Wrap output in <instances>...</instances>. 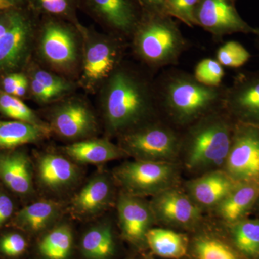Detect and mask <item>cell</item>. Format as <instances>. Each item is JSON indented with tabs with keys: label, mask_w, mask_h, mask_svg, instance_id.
Segmentation results:
<instances>
[{
	"label": "cell",
	"mask_w": 259,
	"mask_h": 259,
	"mask_svg": "<svg viewBox=\"0 0 259 259\" xmlns=\"http://www.w3.org/2000/svg\"><path fill=\"white\" fill-rule=\"evenodd\" d=\"M121 48L117 42L100 40L88 47L83 64V77L90 83L108 79L118 67Z\"/></svg>",
	"instance_id": "obj_20"
},
{
	"label": "cell",
	"mask_w": 259,
	"mask_h": 259,
	"mask_svg": "<svg viewBox=\"0 0 259 259\" xmlns=\"http://www.w3.org/2000/svg\"><path fill=\"white\" fill-rule=\"evenodd\" d=\"M259 196V182H238L214 209L225 226L248 218L253 212Z\"/></svg>",
	"instance_id": "obj_18"
},
{
	"label": "cell",
	"mask_w": 259,
	"mask_h": 259,
	"mask_svg": "<svg viewBox=\"0 0 259 259\" xmlns=\"http://www.w3.org/2000/svg\"><path fill=\"white\" fill-rule=\"evenodd\" d=\"M253 210L256 211V212L259 214V196L258 200H257L256 204H255L254 209H253Z\"/></svg>",
	"instance_id": "obj_47"
},
{
	"label": "cell",
	"mask_w": 259,
	"mask_h": 259,
	"mask_svg": "<svg viewBox=\"0 0 259 259\" xmlns=\"http://www.w3.org/2000/svg\"><path fill=\"white\" fill-rule=\"evenodd\" d=\"M121 236L138 251L148 249L146 234L156 224L150 202L121 191L117 199Z\"/></svg>",
	"instance_id": "obj_9"
},
{
	"label": "cell",
	"mask_w": 259,
	"mask_h": 259,
	"mask_svg": "<svg viewBox=\"0 0 259 259\" xmlns=\"http://www.w3.org/2000/svg\"><path fill=\"white\" fill-rule=\"evenodd\" d=\"M30 88L34 97L40 102H47L54 98L50 92L41 83L33 78L30 83Z\"/></svg>",
	"instance_id": "obj_40"
},
{
	"label": "cell",
	"mask_w": 259,
	"mask_h": 259,
	"mask_svg": "<svg viewBox=\"0 0 259 259\" xmlns=\"http://www.w3.org/2000/svg\"><path fill=\"white\" fill-rule=\"evenodd\" d=\"M103 115L109 134L119 136L159 117L154 83L118 66L105 84Z\"/></svg>",
	"instance_id": "obj_1"
},
{
	"label": "cell",
	"mask_w": 259,
	"mask_h": 259,
	"mask_svg": "<svg viewBox=\"0 0 259 259\" xmlns=\"http://www.w3.org/2000/svg\"><path fill=\"white\" fill-rule=\"evenodd\" d=\"M49 132V128L22 121L0 122V151L14 149L36 142Z\"/></svg>",
	"instance_id": "obj_28"
},
{
	"label": "cell",
	"mask_w": 259,
	"mask_h": 259,
	"mask_svg": "<svg viewBox=\"0 0 259 259\" xmlns=\"http://www.w3.org/2000/svg\"><path fill=\"white\" fill-rule=\"evenodd\" d=\"M255 47H256V49H258V51H259V35H256V36H255Z\"/></svg>",
	"instance_id": "obj_46"
},
{
	"label": "cell",
	"mask_w": 259,
	"mask_h": 259,
	"mask_svg": "<svg viewBox=\"0 0 259 259\" xmlns=\"http://www.w3.org/2000/svg\"><path fill=\"white\" fill-rule=\"evenodd\" d=\"M24 76H25V75L18 74V73H13V74L7 75L2 81V86H3L5 93L14 95L17 87L18 86L19 83L21 81V80L23 79Z\"/></svg>",
	"instance_id": "obj_39"
},
{
	"label": "cell",
	"mask_w": 259,
	"mask_h": 259,
	"mask_svg": "<svg viewBox=\"0 0 259 259\" xmlns=\"http://www.w3.org/2000/svg\"><path fill=\"white\" fill-rule=\"evenodd\" d=\"M193 75L199 83L217 88L222 85L225 71L222 65L216 59H204L197 64Z\"/></svg>",
	"instance_id": "obj_33"
},
{
	"label": "cell",
	"mask_w": 259,
	"mask_h": 259,
	"mask_svg": "<svg viewBox=\"0 0 259 259\" xmlns=\"http://www.w3.org/2000/svg\"><path fill=\"white\" fill-rule=\"evenodd\" d=\"M74 248V234L71 226L59 225L46 232L37 241V255L41 259H69Z\"/></svg>",
	"instance_id": "obj_27"
},
{
	"label": "cell",
	"mask_w": 259,
	"mask_h": 259,
	"mask_svg": "<svg viewBox=\"0 0 259 259\" xmlns=\"http://www.w3.org/2000/svg\"><path fill=\"white\" fill-rule=\"evenodd\" d=\"M28 238L18 231H10L0 236V257L5 259H19L28 251Z\"/></svg>",
	"instance_id": "obj_32"
},
{
	"label": "cell",
	"mask_w": 259,
	"mask_h": 259,
	"mask_svg": "<svg viewBox=\"0 0 259 259\" xmlns=\"http://www.w3.org/2000/svg\"><path fill=\"white\" fill-rule=\"evenodd\" d=\"M149 202L156 224L193 233L200 228L203 210L185 189L174 186L153 196Z\"/></svg>",
	"instance_id": "obj_7"
},
{
	"label": "cell",
	"mask_w": 259,
	"mask_h": 259,
	"mask_svg": "<svg viewBox=\"0 0 259 259\" xmlns=\"http://www.w3.org/2000/svg\"><path fill=\"white\" fill-rule=\"evenodd\" d=\"M0 112L15 120L49 128L18 97L5 92L0 93Z\"/></svg>",
	"instance_id": "obj_30"
},
{
	"label": "cell",
	"mask_w": 259,
	"mask_h": 259,
	"mask_svg": "<svg viewBox=\"0 0 259 259\" xmlns=\"http://www.w3.org/2000/svg\"><path fill=\"white\" fill-rule=\"evenodd\" d=\"M230 0H200L194 11L196 25L221 39L234 33L259 35V28L246 23Z\"/></svg>",
	"instance_id": "obj_10"
},
{
	"label": "cell",
	"mask_w": 259,
	"mask_h": 259,
	"mask_svg": "<svg viewBox=\"0 0 259 259\" xmlns=\"http://www.w3.org/2000/svg\"><path fill=\"white\" fill-rule=\"evenodd\" d=\"M223 107L235 122L259 126V71L238 73L225 88Z\"/></svg>",
	"instance_id": "obj_11"
},
{
	"label": "cell",
	"mask_w": 259,
	"mask_h": 259,
	"mask_svg": "<svg viewBox=\"0 0 259 259\" xmlns=\"http://www.w3.org/2000/svg\"><path fill=\"white\" fill-rule=\"evenodd\" d=\"M24 0H0V13L18 10L19 6L23 4Z\"/></svg>",
	"instance_id": "obj_42"
},
{
	"label": "cell",
	"mask_w": 259,
	"mask_h": 259,
	"mask_svg": "<svg viewBox=\"0 0 259 259\" xmlns=\"http://www.w3.org/2000/svg\"><path fill=\"white\" fill-rule=\"evenodd\" d=\"M118 145L136 161L176 163L181 131L159 116L121 135Z\"/></svg>",
	"instance_id": "obj_5"
},
{
	"label": "cell",
	"mask_w": 259,
	"mask_h": 259,
	"mask_svg": "<svg viewBox=\"0 0 259 259\" xmlns=\"http://www.w3.org/2000/svg\"><path fill=\"white\" fill-rule=\"evenodd\" d=\"M142 255H144L145 259H156L152 254H146V253H143Z\"/></svg>",
	"instance_id": "obj_45"
},
{
	"label": "cell",
	"mask_w": 259,
	"mask_h": 259,
	"mask_svg": "<svg viewBox=\"0 0 259 259\" xmlns=\"http://www.w3.org/2000/svg\"><path fill=\"white\" fill-rule=\"evenodd\" d=\"M189 259H249L242 254L227 236L226 232L202 229L190 237Z\"/></svg>",
	"instance_id": "obj_17"
},
{
	"label": "cell",
	"mask_w": 259,
	"mask_h": 259,
	"mask_svg": "<svg viewBox=\"0 0 259 259\" xmlns=\"http://www.w3.org/2000/svg\"><path fill=\"white\" fill-rule=\"evenodd\" d=\"M40 9L52 15H64L69 13L73 0H34Z\"/></svg>",
	"instance_id": "obj_36"
},
{
	"label": "cell",
	"mask_w": 259,
	"mask_h": 259,
	"mask_svg": "<svg viewBox=\"0 0 259 259\" xmlns=\"http://www.w3.org/2000/svg\"><path fill=\"white\" fill-rule=\"evenodd\" d=\"M257 259H259V256H258V258H257Z\"/></svg>",
	"instance_id": "obj_49"
},
{
	"label": "cell",
	"mask_w": 259,
	"mask_h": 259,
	"mask_svg": "<svg viewBox=\"0 0 259 259\" xmlns=\"http://www.w3.org/2000/svg\"><path fill=\"white\" fill-rule=\"evenodd\" d=\"M79 250L83 259L115 258L117 243L111 225L100 223L87 230L80 240Z\"/></svg>",
	"instance_id": "obj_26"
},
{
	"label": "cell",
	"mask_w": 259,
	"mask_h": 259,
	"mask_svg": "<svg viewBox=\"0 0 259 259\" xmlns=\"http://www.w3.org/2000/svg\"><path fill=\"white\" fill-rule=\"evenodd\" d=\"M14 212V204L8 194L0 192V228L9 221Z\"/></svg>",
	"instance_id": "obj_38"
},
{
	"label": "cell",
	"mask_w": 259,
	"mask_h": 259,
	"mask_svg": "<svg viewBox=\"0 0 259 259\" xmlns=\"http://www.w3.org/2000/svg\"><path fill=\"white\" fill-rule=\"evenodd\" d=\"M115 196L113 182L107 175H98L89 181L71 201L73 214L81 218L93 217L110 207Z\"/></svg>",
	"instance_id": "obj_15"
},
{
	"label": "cell",
	"mask_w": 259,
	"mask_h": 259,
	"mask_svg": "<svg viewBox=\"0 0 259 259\" xmlns=\"http://www.w3.org/2000/svg\"><path fill=\"white\" fill-rule=\"evenodd\" d=\"M132 35L136 54L154 69L178 64L190 46L173 18L168 15L144 13Z\"/></svg>",
	"instance_id": "obj_4"
},
{
	"label": "cell",
	"mask_w": 259,
	"mask_h": 259,
	"mask_svg": "<svg viewBox=\"0 0 259 259\" xmlns=\"http://www.w3.org/2000/svg\"><path fill=\"white\" fill-rule=\"evenodd\" d=\"M28 79L26 76H24L23 79L21 80L20 83H19L18 86L17 87L16 90H15L14 95L17 97H23L25 95L27 92V89H28Z\"/></svg>",
	"instance_id": "obj_43"
},
{
	"label": "cell",
	"mask_w": 259,
	"mask_h": 259,
	"mask_svg": "<svg viewBox=\"0 0 259 259\" xmlns=\"http://www.w3.org/2000/svg\"><path fill=\"white\" fill-rule=\"evenodd\" d=\"M236 123L221 107L182 130L180 158L185 168L199 175L224 168Z\"/></svg>",
	"instance_id": "obj_3"
},
{
	"label": "cell",
	"mask_w": 259,
	"mask_h": 259,
	"mask_svg": "<svg viewBox=\"0 0 259 259\" xmlns=\"http://www.w3.org/2000/svg\"><path fill=\"white\" fill-rule=\"evenodd\" d=\"M89 2L104 23L120 35H132L144 13L139 0Z\"/></svg>",
	"instance_id": "obj_14"
},
{
	"label": "cell",
	"mask_w": 259,
	"mask_h": 259,
	"mask_svg": "<svg viewBox=\"0 0 259 259\" xmlns=\"http://www.w3.org/2000/svg\"><path fill=\"white\" fill-rule=\"evenodd\" d=\"M64 151L73 161L88 164H100L127 156L119 145L107 139L77 141L66 146Z\"/></svg>",
	"instance_id": "obj_25"
},
{
	"label": "cell",
	"mask_w": 259,
	"mask_h": 259,
	"mask_svg": "<svg viewBox=\"0 0 259 259\" xmlns=\"http://www.w3.org/2000/svg\"><path fill=\"white\" fill-rule=\"evenodd\" d=\"M224 169L237 182H259V126L236 122Z\"/></svg>",
	"instance_id": "obj_8"
},
{
	"label": "cell",
	"mask_w": 259,
	"mask_h": 259,
	"mask_svg": "<svg viewBox=\"0 0 259 259\" xmlns=\"http://www.w3.org/2000/svg\"><path fill=\"white\" fill-rule=\"evenodd\" d=\"M52 127L65 139H82L96 131L97 122L91 110L77 100L65 102L53 114Z\"/></svg>",
	"instance_id": "obj_13"
},
{
	"label": "cell",
	"mask_w": 259,
	"mask_h": 259,
	"mask_svg": "<svg viewBox=\"0 0 259 259\" xmlns=\"http://www.w3.org/2000/svg\"><path fill=\"white\" fill-rule=\"evenodd\" d=\"M18 10L0 13V39L8 31L15 18Z\"/></svg>",
	"instance_id": "obj_41"
},
{
	"label": "cell",
	"mask_w": 259,
	"mask_h": 259,
	"mask_svg": "<svg viewBox=\"0 0 259 259\" xmlns=\"http://www.w3.org/2000/svg\"><path fill=\"white\" fill-rule=\"evenodd\" d=\"M0 180L19 195L32 192V168L28 155L21 151L7 150L0 152Z\"/></svg>",
	"instance_id": "obj_19"
},
{
	"label": "cell",
	"mask_w": 259,
	"mask_h": 259,
	"mask_svg": "<svg viewBox=\"0 0 259 259\" xmlns=\"http://www.w3.org/2000/svg\"><path fill=\"white\" fill-rule=\"evenodd\" d=\"M142 255V254H141ZM125 259H145L144 255H141V256H139V255H129V256L126 257Z\"/></svg>",
	"instance_id": "obj_44"
},
{
	"label": "cell",
	"mask_w": 259,
	"mask_h": 259,
	"mask_svg": "<svg viewBox=\"0 0 259 259\" xmlns=\"http://www.w3.org/2000/svg\"><path fill=\"white\" fill-rule=\"evenodd\" d=\"M33 79L41 83L50 92L54 98L68 93L71 89V85L64 79L42 70H39L35 72L33 74Z\"/></svg>",
	"instance_id": "obj_35"
},
{
	"label": "cell",
	"mask_w": 259,
	"mask_h": 259,
	"mask_svg": "<svg viewBox=\"0 0 259 259\" xmlns=\"http://www.w3.org/2000/svg\"><path fill=\"white\" fill-rule=\"evenodd\" d=\"M41 51L45 59L59 67H69L76 59L72 33L60 24H48L42 32Z\"/></svg>",
	"instance_id": "obj_21"
},
{
	"label": "cell",
	"mask_w": 259,
	"mask_h": 259,
	"mask_svg": "<svg viewBox=\"0 0 259 259\" xmlns=\"http://www.w3.org/2000/svg\"><path fill=\"white\" fill-rule=\"evenodd\" d=\"M190 237L187 233L164 227H153L146 234V244L154 256L182 259L187 256Z\"/></svg>",
	"instance_id": "obj_23"
},
{
	"label": "cell",
	"mask_w": 259,
	"mask_h": 259,
	"mask_svg": "<svg viewBox=\"0 0 259 259\" xmlns=\"http://www.w3.org/2000/svg\"><path fill=\"white\" fill-rule=\"evenodd\" d=\"M226 228L227 236L242 254L249 259L258 258V219L246 218Z\"/></svg>",
	"instance_id": "obj_29"
},
{
	"label": "cell",
	"mask_w": 259,
	"mask_h": 259,
	"mask_svg": "<svg viewBox=\"0 0 259 259\" xmlns=\"http://www.w3.org/2000/svg\"><path fill=\"white\" fill-rule=\"evenodd\" d=\"M225 88L205 86L186 71L167 70L154 83L158 113L176 128L185 129L223 107Z\"/></svg>",
	"instance_id": "obj_2"
},
{
	"label": "cell",
	"mask_w": 259,
	"mask_h": 259,
	"mask_svg": "<svg viewBox=\"0 0 259 259\" xmlns=\"http://www.w3.org/2000/svg\"><path fill=\"white\" fill-rule=\"evenodd\" d=\"M230 1L233 2V3H235V1H236V0H230Z\"/></svg>",
	"instance_id": "obj_48"
},
{
	"label": "cell",
	"mask_w": 259,
	"mask_h": 259,
	"mask_svg": "<svg viewBox=\"0 0 259 259\" xmlns=\"http://www.w3.org/2000/svg\"><path fill=\"white\" fill-rule=\"evenodd\" d=\"M177 163L141 161L125 162L114 171V179L122 192L144 197H153L162 191L177 186L179 182Z\"/></svg>",
	"instance_id": "obj_6"
},
{
	"label": "cell",
	"mask_w": 259,
	"mask_h": 259,
	"mask_svg": "<svg viewBox=\"0 0 259 259\" xmlns=\"http://www.w3.org/2000/svg\"><path fill=\"white\" fill-rule=\"evenodd\" d=\"M238 183L224 168H220L189 180L185 190L204 211L215 208Z\"/></svg>",
	"instance_id": "obj_12"
},
{
	"label": "cell",
	"mask_w": 259,
	"mask_h": 259,
	"mask_svg": "<svg viewBox=\"0 0 259 259\" xmlns=\"http://www.w3.org/2000/svg\"><path fill=\"white\" fill-rule=\"evenodd\" d=\"M251 58L249 51L240 42L228 41L220 47L216 54V60L223 66L240 68Z\"/></svg>",
	"instance_id": "obj_31"
},
{
	"label": "cell",
	"mask_w": 259,
	"mask_h": 259,
	"mask_svg": "<svg viewBox=\"0 0 259 259\" xmlns=\"http://www.w3.org/2000/svg\"><path fill=\"white\" fill-rule=\"evenodd\" d=\"M200 0H167L172 18L178 19L189 27L195 26L194 11Z\"/></svg>",
	"instance_id": "obj_34"
},
{
	"label": "cell",
	"mask_w": 259,
	"mask_h": 259,
	"mask_svg": "<svg viewBox=\"0 0 259 259\" xmlns=\"http://www.w3.org/2000/svg\"><path fill=\"white\" fill-rule=\"evenodd\" d=\"M79 173L71 160L60 155L48 153L37 161V179L42 187L51 191L69 188L76 182Z\"/></svg>",
	"instance_id": "obj_22"
},
{
	"label": "cell",
	"mask_w": 259,
	"mask_h": 259,
	"mask_svg": "<svg viewBox=\"0 0 259 259\" xmlns=\"http://www.w3.org/2000/svg\"><path fill=\"white\" fill-rule=\"evenodd\" d=\"M61 209L60 204L54 201H37L25 206L15 214L13 226L27 234H38L55 222Z\"/></svg>",
	"instance_id": "obj_24"
},
{
	"label": "cell",
	"mask_w": 259,
	"mask_h": 259,
	"mask_svg": "<svg viewBox=\"0 0 259 259\" xmlns=\"http://www.w3.org/2000/svg\"><path fill=\"white\" fill-rule=\"evenodd\" d=\"M31 36V24L17 12L11 26L0 39V72L9 71L21 64Z\"/></svg>",
	"instance_id": "obj_16"
},
{
	"label": "cell",
	"mask_w": 259,
	"mask_h": 259,
	"mask_svg": "<svg viewBox=\"0 0 259 259\" xmlns=\"http://www.w3.org/2000/svg\"><path fill=\"white\" fill-rule=\"evenodd\" d=\"M139 2L144 13L171 16L167 0H139Z\"/></svg>",
	"instance_id": "obj_37"
}]
</instances>
